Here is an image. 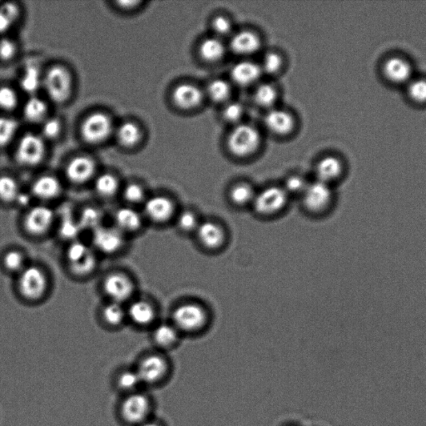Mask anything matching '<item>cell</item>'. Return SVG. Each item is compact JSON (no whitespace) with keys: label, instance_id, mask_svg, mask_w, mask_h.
I'll list each match as a JSON object with an SVG mask.
<instances>
[{"label":"cell","instance_id":"cell-16","mask_svg":"<svg viewBox=\"0 0 426 426\" xmlns=\"http://www.w3.org/2000/svg\"><path fill=\"white\" fill-rule=\"evenodd\" d=\"M126 310L128 320L140 328L152 327L158 319V311L155 305L146 299H132Z\"/></svg>","mask_w":426,"mask_h":426},{"label":"cell","instance_id":"cell-44","mask_svg":"<svg viewBox=\"0 0 426 426\" xmlns=\"http://www.w3.org/2000/svg\"><path fill=\"white\" fill-rule=\"evenodd\" d=\"M19 123L10 116H0V148H5L14 140Z\"/></svg>","mask_w":426,"mask_h":426},{"label":"cell","instance_id":"cell-34","mask_svg":"<svg viewBox=\"0 0 426 426\" xmlns=\"http://www.w3.org/2000/svg\"><path fill=\"white\" fill-rule=\"evenodd\" d=\"M199 52L202 58L209 62L219 61L226 53V47L219 38H208L201 43Z\"/></svg>","mask_w":426,"mask_h":426},{"label":"cell","instance_id":"cell-50","mask_svg":"<svg viewBox=\"0 0 426 426\" xmlns=\"http://www.w3.org/2000/svg\"><path fill=\"white\" fill-rule=\"evenodd\" d=\"M223 118L229 123H238L244 115V107L238 102H232L224 107Z\"/></svg>","mask_w":426,"mask_h":426},{"label":"cell","instance_id":"cell-47","mask_svg":"<svg viewBox=\"0 0 426 426\" xmlns=\"http://www.w3.org/2000/svg\"><path fill=\"white\" fill-rule=\"evenodd\" d=\"M309 183L301 176H291L285 182L283 188L289 196L303 194Z\"/></svg>","mask_w":426,"mask_h":426},{"label":"cell","instance_id":"cell-8","mask_svg":"<svg viewBox=\"0 0 426 426\" xmlns=\"http://www.w3.org/2000/svg\"><path fill=\"white\" fill-rule=\"evenodd\" d=\"M288 199L289 195L283 187H267L256 192L252 207L257 215L275 216L286 208Z\"/></svg>","mask_w":426,"mask_h":426},{"label":"cell","instance_id":"cell-13","mask_svg":"<svg viewBox=\"0 0 426 426\" xmlns=\"http://www.w3.org/2000/svg\"><path fill=\"white\" fill-rule=\"evenodd\" d=\"M174 201L165 195L148 196L143 204L144 219L156 225H163L174 219L176 215Z\"/></svg>","mask_w":426,"mask_h":426},{"label":"cell","instance_id":"cell-27","mask_svg":"<svg viewBox=\"0 0 426 426\" xmlns=\"http://www.w3.org/2000/svg\"><path fill=\"white\" fill-rule=\"evenodd\" d=\"M269 130L276 134H287L294 126V119L288 112L281 110H272L267 112L264 120Z\"/></svg>","mask_w":426,"mask_h":426},{"label":"cell","instance_id":"cell-15","mask_svg":"<svg viewBox=\"0 0 426 426\" xmlns=\"http://www.w3.org/2000/svg\"><path fill=\"white\" fill-rule=\"evenodd\" d=\"M303 207L309 212H324L331 206L333 200V192L329 184L316 180V182L308 183L303 194Z\"/></svg>","mask_w":426,"mask_h":426},{"label":"cell","instance_id":"cell-22","mask_svg":"<svg viewBox=\"0 0 426 426\" xmlns=\"http://www.w3.org/2000/svg\"><path fill=\"white\" fill-rule=\"evenodd\" d=\"M62 192V183L57 178L43 175L35 179L32 184L30 194L33 198L46 203L59 199Z\"/></svg>","mask_w":426,"mask_h":426},{"label":"cell","instance_id":"cell-20","mask_svg":"<svg viewBox=\"0 0 426 426\" xmlns=\"http://www.w3.org/2000/svg\"><path fill=\"white\" fill-rule=\"evenodd\" d=\"M195 234L199 243L207 250H218L226 241V232L223 227L213 221L201 222Z\"/></svg>","mask_w":426,"mask_h":426},{"label":"cell","instance_id":"cell-28","mask_svg":"<svg viewBox=\"0 0 426 426\" xmlns=\"http://www.w3.org/2000/svg\"><path fill=\"white\" fill-rule=\"evenodd\" d=\"M343 172V164L336 156H325L317 163V180L329 185L338 179Z\"/></svg>","mask_w":426,"mask_h":426},{"label":"cell","instance_id":"cell-25","mask_svg":"<svg viewBox=\"0 0 426 426\" xmlns=\"http://www.w3.org/2000/svg\"><path fill=\"white\" fill-rule=\"evenodd\" d=\"M262 73V68L258 64L252 61H241L232 67L231 77L238 85L247 87L256 83Z\"/></svg>","mask_w":426,"mask_h":426},{"label":"cell","instance_id":"cell-14","mask_svg":"<svg viewBox=\"0 0 426 426\" xmlns=\"http://www.w3.org/2000/svg\"><path fill=\"white\" fill-rule=\"evenodd\" d=\"M45 144L41 136L28 134L19 140L15 151V159L25 167L37 166L45 156Z\"/></svg>","mask_w":426,"mask_h":426},{"label":"cell","instance_id":"cell-17","mask_svg":"<svg viewBox=\"0 0 426 426\" xmlns=\"http://www.w3.org/2000/svg\"><path fill=\"white\" fill-rule=\"evenodd\" d=\"M112 387L119 394V397L144 389L134 365L116 369L112 376Z\"/></svg>","mask_w":426,"mask_h":426},{"label":"cell","instance_id":"cell-35","mask_svg":"<svg viewBox=\"0 0 426 426\" xmlns=\"http://www.w3.org/2000/svg\"><path fill=\"white\" fill-rule=\"evenodd\" d=\"M256 192L254 189L247 183H239L231 188L229 192V199L232 204L236 207L252 206L254 201Z\"/></svg>","mask_w":426,"mask_h":426},{"label":"cell","instance_id":"cell-9","mask_svg":"<svg viewBox=\"0 0 426 426\" xmlns=\"http://www.w3.org/2000/svg\"><path fill=\"white\" fill-rule=\"evenodd\" d=\"M56 215L47 205L40 204L27 209L23 219V230L34 238L45 236L54 227Z\"/></svg>","mask_w":426,"mask_h":426},{"label":"cell","instance_id":"cell-2","mask_svg":"<svg viewBox=\"0 0 426 426\" xmlns=\"http://www.w3.org/2000/svg\"><path fill=\"white\" fill-rule=\"evenodd\" d=\"M145 389L164 387L172 375L171 361L159 351L144 353L134 365Z\"/></svg>","mask_w":426,"mask_h":426},{"label":"cell","instance_id":"cell-38","mask_svg":"<svg viewBox=\"0 0 426 426\" xmlns=\"http://www.w3.org/2000/svg\"><path fill=\"white\" fill-rule=\"evenodd\" d=\"M122 196L128 206L134 207L139 206V205L143 206L148 199L145 189L142 185L136 183L127 184L123 189Z\"/></svg>","mask_w":426,"mask_h":426},{"label":"cell","instance_id":"cell-30","mask_svg":"<svg viewBox=\"0 0 426 426\" xmlns=\"http://www.w3.org/2000/svg\"><path fill=\"white\" fill-rule=\"evenodd\" d=\"M101 318L110 328H119L128 320L127 310L123 304L108 301L101 310Z\"/></svg>","mask_w":426,"mask_h":426},{"label":"cell","instance_id":"cell-3","mask_svg":"<svg viewBox=\"0 0 426 426\" xmlns=\"http://www.w3.org/2000/svg\"><path fill=\"white\" fill-rule=\"evenodd\" d=\"M17 288L23 299L37 303L43 299L49 292V276L42 267L28 264L18 274Z\"/></svg>","mask_w":426,"mask_h":426},{"label":"cell","instance_id":"cell-11","mask_svg":"<svg viewBox=\"0 0 426 426\" xmlns=\"http://www.w3.org/2000/svg\"><path fill=\"white\" fill-rule=\"evenodd\" d=\"M261 143V136L255 127L239 124L229 135V150L238 156H247L254 152Z\"/></svg>","mask_w":426,"mask_h":426},{"label":"cell","instance_id":"cell-46","mask_svg":"<svg viewBox=\"0 0 426 426\" xmlns=\"http://www.w3.org/2000/svg\"><path fill=\"white\" fill-rule=\"evenodd\" d=\"M19 104V95L13 88L0 87V110L10 112L15 110Z\"/></svg>","mask_w":426,"mask_h":426},{"label":"cell","instance_id":"cell-52","mask_svg":"<svg viewBox=\"0 0 426 426\" xmlns=\"http://www.w3.org/2000/svg\"><path fill=\"white\" fill-rule=\"evenodd\" d=\"M212 30L218 35H228L232 30V22L224 16H219L213 20Z\"/></svg>","mask_w":426,"mask_h":426},{"label":"cell","instance_id":"cell-55","mask_svg":"<svg viewBox=\"0 0 426 426\" xmlns=\"http://www.w3.org/2000/svg\"><path fill=\"white\" fill-rule=\"evenodd\" d=\"M140 426H167V425L166 424L164 423L163 421L156 419V418L154 416V418H152L151 420H148L147 422H145V423Z\"/></svg>","mask_w":426,"mask_h":426},{"label":"cell","instance_id":"cell-53","mask_svg":"<svg viewBox=\"0 0 426 426\" xmlns=\"http://www.w3.org/2000/svg\"><path fill=\"white\" fill-rule=\"evenodd\" d=\"M33 198L30 194H27V192H20L17 200H16L15 203L18 205L20 207H26L30 208L31 207V199Z\"/></svg>","mask_w":426,"mask_h":426},{"label":"cell","instance_id":"cell-49","mask_svg":"<svg viewBox=\"0 0 426 426\" xmlns=\"http://www.w3.org/2000/svg\"><path fill=\"white\" fill-rule=\"evenodd\" d=\"M42 123V134L44 138L55 139L61 134L62 124L58 119H46Z\"/></svg>","mask_w":426,"mask_h":426},{"label":"cell","instance_id":"cell-43","mask_svg":"<svg viewBox=\"0 0 426 426\" xmlns=\"http://www.w3.org/2000/svg\"><path fill=\"white\" fill-rule=\"evenodd\" d=\"M176 227L181 232L185 233H195L201 222L198 214L191 210H183L176 215Z\"/></svg>","mask_w":426,"mask_h":426},{"label":"cell","instance_id":"cell-31","mask_svg":"<svg viewBox=\"0 0 426 426\" xmlns=\"http://www.w3.org/2000/svg\"><path fill=\"white\" fill-rule=\"evenodd\" d=\"M94 190L102 199L114 198L120 191L119 180L114 174L104 172L95 179Z\"/></svg>","mask_w":426,"mask_h":426},{"label":"cell","instance_id":"cell-33","mask_svg":"<svg viewBox=\"0 0 426 426\" xmlns=\"http://www.w3.org/2000/svg\"><path fill=\"white\" fill-rule=\"evenodd\" d=\"M82 230H90L91 232L103 225V212L101 209L94 207H84L77 218Z\"/></svg>","mask_w":426,"mask_h":426},{"label":"cell","instance_id":"cell-12","mask_svg":"<svg viewBox=\"0 0 426 426\" xmlns=\"http://www.w3.org/2000/svg\"><path fill=\"white\" fill-rule=\"evenodd\" d=\"M126 235L114 226H105L92 232L91 246L96 252L104 255H114L125 247Z\"/></svg>","mask_w":426,"mask_h":426},{"label":"cell","instance_id":"cell-40","mask_svg":"<svg viewBox=\"0 0 426 426\" xmlns=\"http://www.w3.org/2000/svg\"><path fill=\"white\" fill-rule=\"evenodd\" d=\"M207 94L215 103H224L230 97L231 87L227 81L223 79L212 80L208 84Z\"/></svg>","mask_w":426,"mask_h":426},{"label":"cell","instance_id":"cell-1","mask_svg":"<svg viewBox=\"0 0 426 426\" xmlns=\"http://www.w3.org/2000/svg\"><path fill=\"white\" fill-rule=\"evenodd\" d=\"M155 409L154 398L143 389L120 396L115 415L123 426H140L154 417Z\"/></svg>","mask_w":426,"mask_h":426},{"label":"cell","instance_id":"cell-26","mask_svg":"<svg viewBox=\"0 0 426 426\" xmlns=\"http://www.w3.org/2000/svg\"><path fill=\"white\" fill-rule=\"evenodd\" d=\"M230 48L233 53L239 55H251L261 48V39L251 31H242L233 36Z\"/></svg>","mask_w":426,"mask_h":426},{"label":"cell","instance_id":"cell-36","mask_svg":"<svg viewBox=\"0 0 426 426\" xmlns=\"http://www.w3.org/2000/svg\"><path fill=\"white\" fill-rule=\"evenodd\" d=\"M20 87L31 96H35L39 88L43 87V76L38 67L30 65L26 68L20 79Z\"/></svg>","mask_w":426,"mask_h":426},{"label":"cell","instance_id":"cell-48","mask_svg":"<svg viewBox=\"0 0 426 426\" xmlns=\"http://www.w3.org/2000/svg\"><path fill=\"white\" fill-rule=\"evenodd\" d=\"M281 65H283V59L281 56L274 52H270L264 56L261 68L269 74H274L281 70Z\"/></svg>","mask_w":426,"mask_h":426},{"label":"cell","instance_id":"cell-41","mask_svg":"<svg viewBox=\"0 0 426 426\" xmlns=\"http://www.w3.org/2000/svg\"><path fill=\"white\" fill-rule=\"evenodd\" d=\"M3 264L7 271L18 275L26 267L28 263L25 253L10 250L3 255Z\"/></svg>","mask_w":426,"mask_h":426},{"label":"cell","instance_id":"cell-37","mask_svg":"<svg viewBox=\"0 0 426 426\" xmlns=\"http://www.w3.org/2000/svg\"><path fill=\"white\" fill-rule=\"evenodd\" d=\"M19 184L10 176H0V201L6 203H15L21 192Z\"/></svg>","mask_w":426,"mask_h":426},{"label":"cell","instance_id":"cell-7","mask_svg":"<svg viewBox=\"0 0 426 426\" xmlns=\"http://www.w3.org/2000/svg\"><path fill=\"white\" fill-rule=\"evenodd\" d=\"M102 289L110 301L124 304L130 303L134 298L136 285L134 279L127 273L115 271L104 276Z\"/></svg>","mask_w":426,"mask_h":426},{"label":"cell","instance_id":"cell-4","mask_svg":"<svg viewBox=\"0 0 426 426\" xmlns=\"http://www.w3.org/2000/svg\"><path fill=\"white\" fill-rule=\"evenodd\" d=\"M65 262L72 275L77 277L90 276L98 267L97 252L91 245L76 240L68 243Z\"/></svg>","mask_w":426,"mask_h":426},{"label":"cell","instance_id":"cell-45","mask_svg":"<svg viewBox=\"0 0 426 426\" xmlns=\"http://www.w3.org/2000/svg\"><path fill=\"white\" fill-rule=\"evenodd\" d=\"M407 94L413 102L426 103V79H412L407 84Z\"/></svg>","mask_w":426,"mask_h":426},{"label":"cell","instance_id":"cell-24","mask_svg":"<svg viewBox=\"0 0 426 426\" xmlns=\"http://www.w3.org/2000/svg\"><path fill=\"white\" fill-rule=\"evenodd\" d=\"M172 100L182 110H192L203 102V92L198 86L191 83H182L172 92Z\"/></svg>","mask_w":426,"mask_h":426},{"label":"cell","instance_id":"cell-51","mask_svg":"<svg viewBox=\"0 0 426 426\" xmlns=\"http://www.w3.org/2000/svg\"><path fill=\"white\" fill-rule=\"evenodd\" d=\"M17 45L13 40L8 38L0 39V59L10 61L17 54Z\"/></svg>","mask_w":426,"mask_h":426},{"label":"cell","instance_id":"cell-39","mask_svg":"<svg viewBox=\"0 0 426 426\" xmlns=\"http://www.w3.org/2000/svg\"><path fill=\"white\" fill-rule=\"evenodd\" d=\"M82 232V228L80 227L77 218L65 216L59 223V235L60 238L67 241L68 243L79 240V235L81 234Z\"/></svg>","mask_w":426,"mask_h":426},{"label":"cell","instance_id":"cell-23","mask_svg":"<svg viewBox=\"0 0 426 426\" xmlns=\"http://www.w3.org/2000/svg\"><path fill=\"white\" fill-rule=\"evenodd\" d=\"M180 336L181 333L172 323H159L152 329V341L156 351L165 353L178 345Z\"/></svg>","mask_w":426,"mask_h":426},{"label":"cell","instance_id":"cell-5","mask_svg":"<svg viewBox=\"0 0 426 426\" xmlns=\"http://www.w3.org/2000/svg\"><path fill=\"white\" fill-rule=\"evenodd\" d=\"M207 323L206 309L196 303L180 304L172 313V323L181 334H195L203 331Z\"/></svg>","mask_w":426,"mask_h":426},{"label":"cell","instance_id":"cell-6","mask_svg":"<svg viewBox=\"0 0 426 426\" xmlns=\"http://www.w3.org/2000/svg\"><path fill=\"white\" fill-rule=\"evenodd\" d=\"M43 88L52 101L62 104L70 98L73 78L65 67L55 65L43 76Z\"/></svg>","mask_w":426,"mask_h":426},{"label":"cell","instance_id":"cell-29","mask_svg":"<svg viewBox=\"0 0 426 426\" xmlns=\"http://www.w3.org/2000/svg\"><path fill=\"white\" fill-rule=\"evenodd\" d=\"M116 139L121 146L132 148L138 146L143 138V132L134 122L123 123L116 132Z\"/></svg>","mask_w":426,"mask_h":426},{"label":"cell","instance_id":"cell-21","mask_svg":"<svg viewBox=\"0 0 426 426\" xmlns=\"http://www.w3.org/2000/svg\"><path fill=\"white\" fill-rule=\"evenodd\" d=\"M385 79L395 84H407L413 79L412 63L399 56H393L385 60L383 65Z\"/></svg>","mask_w":426,"mask_h":426},{"label":"cell","instance_id":"cell-10","mask_svg":"<svg viewBox=\"0 0 426 426\" xmlns=\"http://www.w3.org/2000/svg\"><path fill=\"white\" fill-rule=\"evenodd\" d=\"M112 132H114L112 120L103 112H92L87 116L80 128L83 139L90 144L105 142Z\"/></svg>","mask_w":426,"mask_h":426},{"label":"cell","instance_id":"cell-18","mask_svg":"<svg viewBox=\"0 0 426 426\" xmlns=\"http://www.w3.org/2000/svg\"><path fill=\"white\" fill-rule=\"evenodd\" d=\"M96 163L88 156H79L72 159L65 168V175L70 183L85 184L94 178Z\"/></svg>","mask_w":426,"mask_h":426},{"label":"cell","instance_id":"cell-19","mask_svg":"<svg viewBox=\"0 0 426 426\" xmlns=\"http://www.w3.org/2000/svg\"><path fill=\"white\" fill-rule=\"evenodd\" d=\"M144 220L145 219L143 212L128 205L119 207L114 213V226L126 236L140 232L143 227Z\"/></svg>","mask_w":426,"mask_h":426},{"label":"cell","instance_id":"cell-32","mask_svg":"<svg viewBox=\"0 0 426 426\" xmlns=\"http://www.w3.org/2000/svg\"><path fill=\"white\" fill-rule=\"evenodd\" d=\"M47 103L37 96H31L23 108V116L31 123H43L47 119Z\"/></svg>","mask_w":426,"mask_h":426},{"label":"cell","instance_id":"cell-42","mask_svg":"<svg viewBox=\"0 0 426 426\" xmlns=\"http://www.w3.org/2000/svg\"><path fill=\"white\" fill-rule=\"evenodd\" d=\"M277 99V92L272 84H261L254 92V101L262 108H272Z\"/></svg>","mask_w":426,"mask_h":426},{"label":"cell","instance_id":"cell-54","mask_svg":"<svg viewBox=\"0 0 426 426\" xmlns=\"http://www.w3.org/2000/svg\"><path fill=\"white\" fill-rule=\"evenodd\" d=\"M116 3V5H118L120 9H122L123 10L130 11V10H134L136 9V8H138L140 3H142V2L141 1H119Z\"/></svg>","mask_w":426,"mask_h":426}]
</instances>
